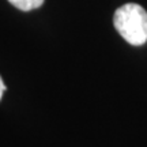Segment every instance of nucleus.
<instances>
[{"mask_svg":"<svg viewBox=\"0 0 147 147\" xmlns=\"http://www.w3.org/2000/svg\"><path fill=\"white\" fill-rule=\"evenodd\" d=\"M117 33L128 44L140 47L147 41V11L136 3H128L117 8L113 15Z\"/></svg>","mask_w":147,"mask_h":147,"instance_id":"obj_1","label":"nucleus"},{"mask_svg":"<svg viewBox=\"0 0 147 147\" xmlns=\"http://www.w3.org/2000/svg\"><path fill=\"white\" fill-rule=\"evenodd\" d=\"M5 84L3 83V79H1V76H0V100H1V97H3V93L5 91Z\"/></svg>","mask_w":147,"mask_h":147,"instance_id":"obj_3","label":"nucleus"},{"mask_svg":"<svg viewBox=\"0 0 147 147\" xmlns=\"http://www.w3.org/2000/svg\"><path fill=\"white\" fill-rule=\"evenodd\" d=\"M11 4L22 11H32L44 4L45 0H8Z\"/></svg>","mask_w":147,"mask_h":147,"instance_id":"obj_2","label":"nucleus"}]
</instances>
